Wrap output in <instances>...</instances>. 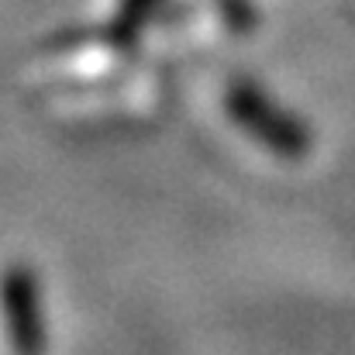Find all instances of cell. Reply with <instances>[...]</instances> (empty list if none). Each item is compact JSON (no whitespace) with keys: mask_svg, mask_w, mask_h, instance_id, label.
<instances>
[{"mask_svg":"<svg viewBox=\"0 0 355 355\" xmlns=\"http://www.w3.org/2000/svg\"><path fill=\"white\" fill-rule=\"evenodd\" d=\"M225 111H228V118L235 121L255 145H262L266 152H272V155H279L286 162H300L311 152V145H314L311 128L297 114H290L276 97H269L252 80L228 83V90H225Z\"/></svg>","mask_w":355,"mask_h":355,"instance_id":"cell-1","label":"cell"},{"mask_svg":"<svg viewBox=\"0 0 355 355\" xmlns=\"http://www.w3.org/2000/svg\"><path fill=\"white\" fill-rule=\"evenodd\" d=\"M0 304L7 318V335L14 355H45V318L42 290L28 266H10L0 279Z\"/></svg>","mask_w":355,"mask_h":355,"instance_id":"cell-2","label":"cell"},{"mask_svg":"<svg viewBox=\"0 0 355 355\" xmlns=\"http://www.w3.org/2000/svg\"><path fill=\"white\" fill-rule=\"evenodd\" d=\"M166 0H118L114 7V17L107 24V42L118 49V52H128L131 45H138L141 31L155 21L159 7Z\"/></svg>","mask_w":355,"mask_h":355,"instance_id":"cell-3","label":"cell"},{"mask_svg":"<svg viewBox=\"0 0 355 355\" xmlns=\"http://www.w3.org/2000/svg\"><path fill=\"white\" fill-rule=\"evenodd\" d=\"M214 3H218L225 24L235 35H248L255 28V7H252V0H214Z\"/></svg>","mask_w":355,"mask_h":355,"instance_id":"cell-4","label":"cell"}]
</instances>
